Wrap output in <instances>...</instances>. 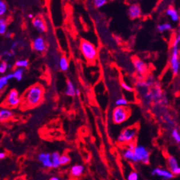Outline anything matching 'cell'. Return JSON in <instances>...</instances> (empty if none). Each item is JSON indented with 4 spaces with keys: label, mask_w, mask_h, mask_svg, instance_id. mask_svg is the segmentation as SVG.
Wrapping results in <instances>:
<instances>
[{
    "label": "cell",
    "mask_w": 180,
    "mask_h": 180,
    "mask_svg": "<svg viewBox=\"0 0 180 180\" xmlns=\"http://www.w3.org/2000/svg\"><path fill=\"white\" fill-rule=\"evenodd\" d=\"M45 90L43 85L35 84L27 89L21 98L22 104L27 108L35 107L40 104L44 97Z\"/></svg>",
    "instance_id": "cell-1"
},
{
    "label": "cell",
    "mask_w": 180,
    "mask_h": 180,
    "mask_svg": "<svg viewBox=\"0 0 180 180\" xmlns=\"http://www.w3.org/2000/svg\"><path fill=\"white\" fill-rule=\"evenodd\" d=\"M180 42V35L177 34L173 40L172 44L171 55L170 57V66L172 73L174 75H177L179 72L180 61H179V45Z\"/></svg>",
    "instance_id": "cell-2"
},
{
    "label": "cell",
    "mask_w": 180,
    "mask_h": 180,
    "mask_svg": "<svg viewBox=\"0 0 180 180\" xmlns=\"http://www.w3.org/2000/svg\"><path fill=\"white\" fill-rule=\"evenodd\" d=\"M80 49L86 61L94 63L98 57V49L93 43L86 40H82L80 44Z\"/></svg>",
    "instance_id": "cell-3"
},
{
    "label": "cell",
    "mask_w": 180,
    "mask_h": 180,
    "mask_svg": "<svg viewBox=\"0 0 180 180\" xmlns=\"http://www.w3.org/2000/svg\"><path fill=\"white\" fill-rule=\"evenodd\" d=\"M139 127L137 125L124 128L117 138V142L120 144H127L136 140L138 135Z\"/></svg>",
    "instance_id": "cell-4"
},
{
    "label": "cell",
    "mask_w": 180,
    "mask_h": 180,
    "mask_svg": "<svg viewBox=\"0 0 180 180\" xmlns=\"http://www.w3.org/2000/svg\"><path fill=\"white\" fill-rule=\"evenodd\" d=\"M130 110L127 106H116L112 111V121L115 124H121L128 119Z\"/></svg>",
    "instance_id": "cell-5"
},
{
    "label": "cell",
    "mask_w": 180,
    "mask_h": 180,
    "mask_svg": "<svg viewBox=\"0 0 180 180\" xmlns=\"http://www.w3.org/2000/svg\"><path fill=\"white\" fill-rule=\"evenodd\" d=\"M136 162L143 164H148L149 162V152L144 146H136L133 149Z\"/></svg>",
    "instance_id": "cell-6"
},
{
    "label": "cell",
    "mask_w": 180,
    "mask_h": 180,
    "mask_svg": "<svg viewBox=\"0 0 180 180\" xmlns=\"http://www.w3.org/2000/svg\"><path fill=\"white\" fill-rule=\"evenodd\" d=\"M21 103V98L18 94V90L15 89L10 90L5 99L6 105L9 107H16Z\"/></svg>",
    "instance_id": "cell-7"
},
{
    "label": "cell",
    "mask_w": 180,
    "mask_h": 180,
    "mask_svg": "<svg viewBox=\"0 0 180 180\" xmlns=\"http://www.w3.org/2000/svg\"><path fill=\"white\" fill-rule=\"evenodd\" d=\"M31 47L35 52L43 53L47 49V43L43 37L37 36L32 40Z\"/></svg>",
    "instance_id": "cell-8"
},
{
    "label": "cell",
    "mask_w": 180,
    "mask_h": 180,
    "mask_svg": "<svg viewBox=\"0 0 180 180\" xmlns=\"http://www.w3.org/2000/svg\"><path fill=\"white\" fill-rule=\"evenodd\" d=\"M32 25L33 27L37 30L38 32H46L48 30V27H47V24L45 22L44 18H42L41 16H36L32 18Z\"/></svg>",
    "instance_id": "cell-9"
},
{
    "label": "cell",
    "mask_w": 180,
    "mask_h": 180,
    "mask_svg": "<svg viewBox=\"0 0 180 180\" xmlns=\"http://www.w3.org/2000/svg\"><path fill=\"white\" fill-rule=\"evenodd\" d=\"M167 160H168L169 170L174 175V177L180 175V167L179 165L178 160L176 159V157H174L172 155H170L168 157Z\"/></svg>",
    "instance_id": "cell-10"
},
{
    "label": "cell",
    "mask_w": 180,
    "mask_h": 180,
    "mask_svg": "<svg viewBox=\"0 0 180 180\" xmlns=\"http://www.w3.org/2000/svg\"><path fill=\"white\" fill-rule=\"evenodd\" d=\"M153 176H157L159 177L163 178V179L170 180L174 177V175L171 172L170 170L161 169V168H156L152 171Z\"/></svg>",
    "instance_id": "cell-11"
},
{
    "label": "cell",
    "mask_w": 180,
    "mask_h": 180,
    "mask_svg": "<svg viewBox=\"0 0 180 180\" xmlns=\"http://www.w3.org/2000/svg\"><path fill=\"white\" fill-rule=\"evenodd\" d=\"M127 13H128L130 18L134 20V19L141 18L142 15V11H141V7L138 4H132L128 8Z\"/></svg>",
    "instance_id": "cell-12"
},
{
    "label": "cell",
    "mask_w": 180,
    "mask_h": 180,
    "mask_svg": "<svg viewBox=\"0 0 180 180\" xmlns=\"http://www.w3.org/2000/svg\"><path fill=\"white\" fill-rule=\"evenodd\" d=\"M38 160L43 167L46 169H51L52 163L51 160V154L47 152H42L38 155Z\"/></svg>",
    "instance_id": "cell-13"
},
{
    "label": "cell",
    "mask_w": 180,
    "mask_h": 180,
    "mask_svg": "<svg viewBox=\"0 0 180 180\" xmlns=\"http://www.w3.org/2000/svg\"><path fill=\"white\" fill-rule=\"evenodd\" d=\"M133 65L136 72L140 75H144L148 71L147 64L139 58H135L133 60Z\"/></svg>",
    "instance_id": "cell-14"
},
{
    "label": "cell",
    "mask_w": 180,
    "mask_h": 180,
    "mask_svg": "<svg viewBox=\"0 0 180 180\" xmlns=\"http://www.w3.org/2000/svg\"><path fill=\"white\" fill-rule=\"evenodd\" d=\"M85 168L82 165H75L72 167L70 171V174L73 178H79L84 174Z\"/></svg>",
    "instance_id": "cell-15"
},
{
    "label": "cell",
    "mask_w": 180,
    "mask_h": 180,
    "mask_svg": "<svg viewBox=\"0 0 180 180\" xmlns=\"http://www.w3.org/2000/svg\"><path fill=\"white\" fill-rule=\"evenodd\" d=\"M166 16L171 18V20L173 22H178L179 21V14L177 9L173 7H170L166 10L165 12Z\"/></svg>",
    "instance_id": "cell-16"
},
{
    "label": "cell",
    "mask_w": 180,
    "mask_h": 180,
    "mask_svg": "<svg viewBox=\"0 0 180 180\" xmlns=\"http://www.w3.org/2000/svg\"><path fill=\"white\" fill-rule=\"evenodd\" d=\"M76 90H77V88H76V87H75L73 82H72L71 80H68V81H67V87L66 90H65V95L70 97L76 96Z\"/></svg>",
    "instance_id": "cell-17"
},
{
    "label": "cell",
    "mask_w": 180,
    "mask_h": 180,
    "mask_svg": "<svg viewBox=\"0 0 180 180\" xmlns=\"http://www.w3.org/2000/svg\"><path fill=\"white\" fill-rule=\"evenodd\" d=\"M123 158L124 160L129 161V162H134V163H136V157H135V154H134L133 150H131L129 148H126L124 151H123L122 153Z\"/></svg>",
    "instance_id": "cell-18"
},
{
    "label": "cell",
    "mask_w": 180,
    "mask_h": 180,
    "mask_svg": "<svg viewBox=\"0 0 180 180\" xmlns=\"http://www.w3.org/2000/svg\"><path fill=\"white\" fill-rule=\"evenodd\" d=\"M13 115V112L9 109H2L0 110V121L4 122L8 121Z\"/></svg>",
    "instance_id": "cell-19"
},
{
    "label": "cell",
    "mask_w": 180,
    "mask_h": 180,
    "mask_svg": "<svg viewBox=\"0 0 180 180\" xmlns=\"http://www.w3.org/2000/svg\"><path fill=\"white\" fill-rule=\"evenodd\" d=\"M60 154L59 152H54L51 154V160L52 163V168L58 169L61 166L60 165Z\"/></svg>",
    "instance_id": "cell-20"
},
{
    "label": "cell",
    "mask_w": 180,
    "mask_h": 180,
    "mask_svg": "<svg viewBox=\"0 0 180 180\" xmlns=\"http://www.w3.org/2000/svg\"><path fill=\"white\" fill-rule=\"evenodd\" d=\"M7 20L4 17H0V35H5L7 31Z\"/></svg>",
    "instance_id": "cell-21"
},
{
    "label": "cell",
    "mask_w": 180,
    "mask_h": 180,
    "mask_svg": "<svg viewBox=\"0 0 180 180\" xmlns=\"http://www.w3.org/2000/svg\"><path fill=\"white\" fill-rule=\"evenodd\" d=\"M59 67L62 71H67L69 69V61L65 57H62L59 61Z\"/></svg>",
    "instance_id": "cell-22"
},
{
    "label": "cell",
    "mask_w": 180,
    "mask_h": 180,
    "mask_svg": "<svg viewBox=\"0 0 180 180\" xmlns=\"http://www.w3.org/2000/svg\"><path fill=\"white\" fill-rule=\"evenodd\" d=\"M157 30L158 32H168V31H171L172 30L173 27H172V25L170 23H168V22H165V23H163L159 24L157 27Z\"/></svg>",
    "instance_id": "cell-23"
},
{
    "label": "cell",
    "mask_w": 180,
    "mask_h": 180,
    "mask_svg": "<svg viewBox=\"0 0 180 180\" xmlns=\"http://www.w3.org/2000/svg\"><path fill=\"white\" fill-rule=\"evenodd\" d=\"M23 73H24V69H23V68H16L15 71L13 72V79L16 80L17 81H21L23 79Z\"/></svg>",
    "instance_id": "cell-24"
},
{
    "label": "cell",
    "mask_w": 180,
    "mask_h": 180,
    "mask_svg": "<svg viewBox=\"0 0 180 180\" xmlns=\"http://www.w3.org/2000/svg\"><path fill=\"white\" fill-rule=\"evenodd\" d=\"M29 62L27 59H21V60H17L15 63V66L16 68H23V69H26L29 66Z\"/></svg>",
    "instance_id": "cell-25"
},
{
    "label": "cell",
    "mask_w": 180,
    "mask_h": 180,
    "mask_svg": "<svg viewBox=\"0 0 180 180\" xmlns=\"http://www.w3.org/2000/svg\"><path fill=\"white\" fill-rule=\"evenodd\" d=\"M7 12V5L4 0H0V17H3Z\"/></svg>",
    "instance_id": "cell-26"
},
{
    "label": "cell",
    "mask_w": 180,
    "mask_h": 180,
    "mask_svg": "<svg viewBox=\"0 0 180 180\" xmlns=\"http://www.w3.org/2000/svg\"><path fill=\"white\" fill-rule=\"evenodd\" d=\"M71 159L66 154L60 155V165H67L70 162Z\"/></svg>",
    "instance_id": "cell-27"
},
{
    "label": "cell",
    "mask_w": 180,
    "mask_h": 180,
    "mask_svg": "<svg viewBox=\"0 0 180 180\" xmlns=\"http://www.w3.org/2000/svg\"><path fill=\"white\" fill-rule=\"evenodd\" d=\"M9 81H10V80H9V78L7 77V74L0 77V90L4 89L5 87L7 86Z\"/></svg>",
    "instance_id": "cell-28"
},
{
    "label": "cell",
    "mask_w": 180,
    "mask_h": 180,
    "mask_svg": "<svg viewBox=\"0 0 180 180\" xmlns=\"http://www.w3.org/2000/svg\"><path fill=\"white\" fill-rule=\"evenodd\" d=\"M171 137L173 139V140L177 143V144H179L180 143V134L179 132L178 131L177 129H173L171 132Z\"/></svg>",
    "instance_id": "cell-29"
},
{
    "label": "cell",
    "mask_w": 180,
    "mask_h": 180,
    "mask_svg": "<svg viewBox=\"0 0 180 180\" xmlns=\"http://www.w3.org/2000/svg\"><path fill=\"white\" fill-rule=\"evenodd\" d=\"M108 0H93V5L96 8H101L108 3Z\"/></svg>",
    "instance_id": "cell-30"
},
{
    "label": "cell",
    "mask_w": 180,
    "mask_h": 180,
    "mask_svg": "<svg viewBox=\"0 0 180 180\" xmlns=\"http://www.w3.org/2000/svg\"><path fill=\"white\" fill-rule=\"evenodd\" d=\"M10 65H8L7 62L5 61H2L0 63V73H5V72L7 71V69H10Z\"/></svg>",
    "instance_id": "cell-31"
},
{
    "label": "cell",
    "mask_w": 180,
    "mask_h": 180,
    "mask_svg": "<svg viewBox=\"0 0 180 180\" xmlns=\"http://www.w3.org/2000/svg\"><path fill=\"white\" fill-rule=\"evenodd\" d=\"M129 104V102L127 99L124 98H119L115 101L116 106H127Z\"/></svg>",
    "instance_id": "cell-32"
},
{
    "label": "cell",
    "mask_w": 180,
    "mask_h": 180,
    "mask_svg": "<svg viewBox=\"0 0 180 180\" xmlns=\"http://www.w3.org/2000/svg\"><path fill=\"white\" fill-rule=\"evenodd\" d=\"M120 84H121V87H122V88L125 90V91H127V92L133 91V88H132V87L130 86V85H128L127 82H124V81H122Z\"/></svg>",
    "instance_id": "cell-33"
},
{
    "label": "cell",
    "mask_w": 180,
    "mask_h": 180,
    "mask_svg": "<svg viewBox=\"0 0 180 180\" xmlns=\"http://www.w3.org/2000/svg\"><path fill=\"white\" fill-rule=\"evenodd\" d=\"M127 180H138L139 179V174L136 171H131L127 177Z\"/></svg>",
    "instance_id": "cell-34"
},
{
    "label": "cell",
    "mask_w": 180,
    "mask_h": 180,
    "mask_svg": "<svg viewBox=\"0 0 180 180\" xmlns=\"http://www.w3.org/2000/svg\"><path fill=\"white\" fill-rule=\"evenodd\" d=\"M136 144L134 143V141L130 142V143L127 144V148H129V149H131V150H133L134 148H135V147H136Z\"/></svg>",
    "instance_id": "cell-35"
},
{
    "label": "cell",
    "mask_w": 180,
    "mask_h": 180,
    "mask_svg": "<svg viewBox=\"0 0 180 180\" xmlns=\"http://www.w3.org/2000/svg\"><path fill=\"white\" fill-rule=\"evenodd\" d=\"M18 44H19V42L18 41L13 42V43H12V45H11V50L13 51L14 49H15L17 47H18Z\"/></svg>",
    "instance_id": "cell-36"
},
{
    "label": "cell",
    "mask_w": 180,
    "mask_h": 180,
    "mask_svg": "<svg viewBox=\"0 0 180 180\" xmlns=\"http://www.w3.org/2000/svg\"><path fill=\"white\" fill-rule=\"evenodd\" d=\"M6 157V154L3 152H0V160H2Z\"/></svg>",
    "instance_id": "cell-37"
},
{
    "label": "cell",
    "mask_w": 180,
    "mask_h": 180,
    "mask_svg": "<svg viewBox=\"0 0 180 180\" xmlns=\"http://www.w3.org/2000/svg\"><path fill=\"white\" fill-rule=\"evenodd\" d=\"M5 35L6 36V38H10L12 37V33L10 32H8V31H7L6 32V33L5 34Z\"/></svg>",
    "instance_id": "cell-38"
},
{
    "label": "cell",
    "mask_w": 180,
    "mask_h": 180,
    "mask_svg": "<svg viewBox=\"0 0 180 180\" xmlns=\"http://www.w3.org/2000/svg\"><path fill=\"white\" fill-rule=\"evenodd\" d=\"M60 178L58 177H52L50 178V180H60Z\"/></svg>",
    "instance_id": "cell-39"
},
{
    "label": "cell",
    "mask_w": 180,
    "mask_h": 180,
    "mask_svg": "<svg viewBox=\"0 0 180 180\" xmlns=\"http://www.w3.org/2000/svg\"><path fill=\"white\" fill-rule=\"evenodd\" d=\"M28 17H29V18H30V19H32V18H34V16H33V14L30 13L28 15Z\"/></svg>",
    "instance_id": "cell-40"
}]
</instances>
